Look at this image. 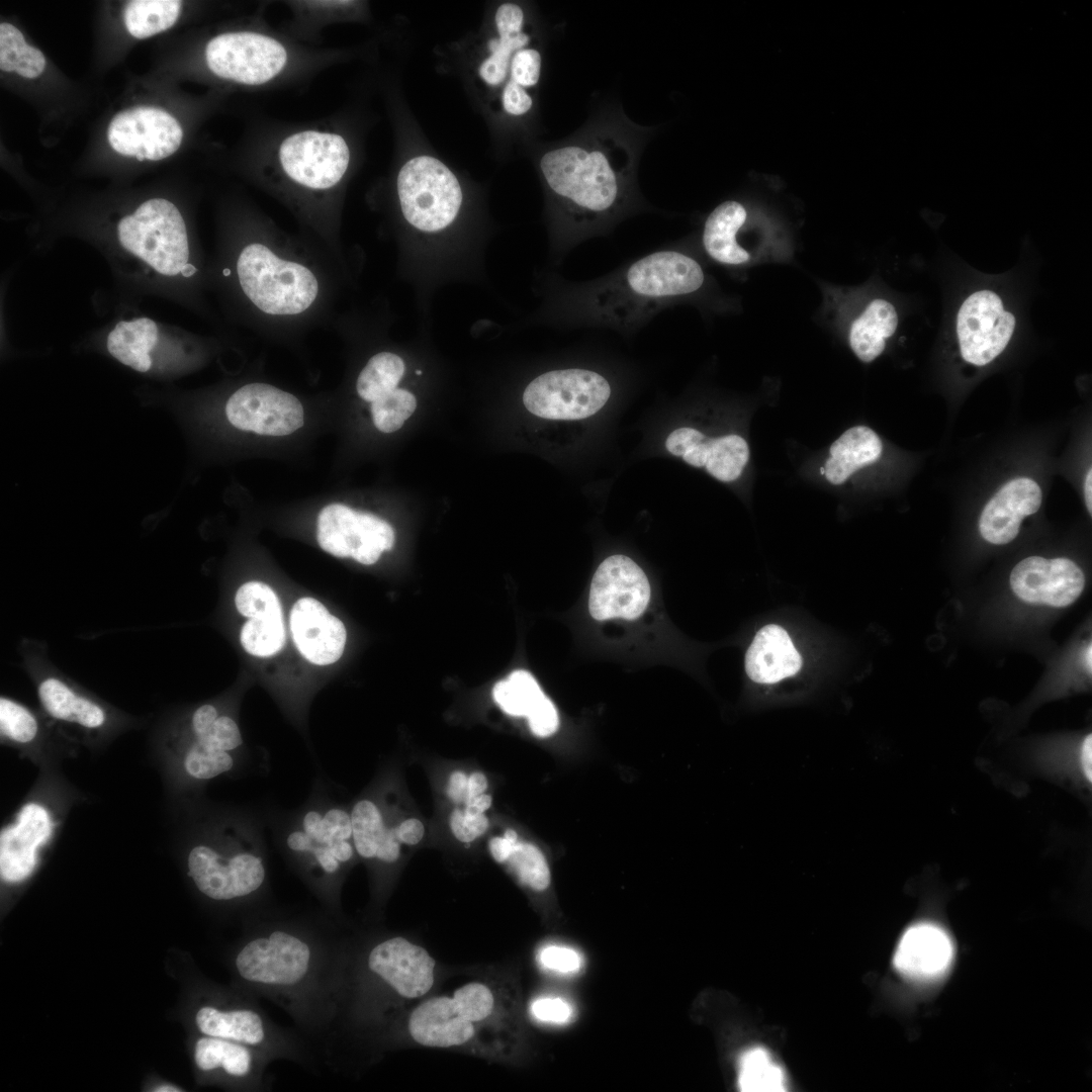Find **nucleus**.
Here are the masks:
<instances>
[{
	"label": "nucleus",
	"instance_id": "obj_1",
	"mask_svg": "<svg viewBox=\"0 0 1092 1092\" xmlns=\"http://www.w3.org/2000/svg\"><path fill=\"white\" fill-rule=\"evenodd\" d=\"M235 986L281 1008L322 1068L341 1072L352 960L359 930L321 906L276 904L242 922Z\"/></svg>",
	"mask_w": 1092,
	"mask_h": 1092
},
{
	"label": "nucleus",
	"instance_id": "obj_2",
	"mask_svg": "<svg viewBox=\"0 0 1092 1092\" xmlns=\"http://www.w3.org/2000/svg\"><path fill=\"white\" fill-rule=\"evenodd\" d=\"M637 147L623 127L603 124L541 157L543 179L578 239L606 233L632 209Z\"/></svg>",
	"mask_w": 1092,
	"mask_h": 1092
},
{
	"label": "nucleus",
	"instance_id": "obj_3",
	"mask_svg": "<svg viewBox=\"0 0 1092 1092\" xmlns=\"http://www.w3.org/2000/svg\"><path fill=\"white\" fill-rule=\"evenodd\" d=\"M198 819L184 851L196 891L236 912L242 922L273 906L263 809L236 806Z\"/></svg>",
	"mask_w": 1092,
	"mask_h": 1092
},
{
	"label": "nucleus",
	"instance_id": "obj_4",
	"mask_svg": "<svg viewBox=\"0 0 1092 1092\" xmlns=\"http://www.w3.org/2000/svg\"><path fill=\"white\" fill-rule=\"evenodd\" d=\"M267 828L289 869L329 913L344 918L341 891L357 859L350 810L318 774L296 809L262 808Z\"/></svg>",
	"mask_w": 1092,
	"mask_h": 1092
},
{
	"label": "nucleus",
	"instance_id": "obj_5",
	"mask_svg": "<svg viewBox=\"0 0 1092 1092\" xmlns=\"http://www.w3.org/2000/svg\"><path fill=\"white\" fill-rule=\"evenodd\" d=\"M705 282L694 257L660 249L576 288L575 313L589 327L637 331L660 310L696 295Z\"/></svg>",
	"mask_w": 1092,
	"mask_h": 1092
},
{
	"label": "nucleus",
	"instance_id": "obj_6",
	"mask_svg": "<svg viewBox=\"0 0 1092 1092\" xmlns=\"http://www.w3.org/2000/svg\"><path fill=\"white\" fill-rule=\"evenodd\" d=\"M494 982L465 983L451 995L422 1001L403 1018H396L385 1030L384 1039L403 1030L415 1043L426 1048L466 1050L484 1057H502L507 1042L498 1035L515 1034V1007ZM507 1038V1037H506Z\"/></svg>",
	"mask_w": 1092,
	"mask_h": 1092
},
{
	"label": "nucleus",
	"instance_id": "obj_7",
	"mask_svg": "<svg viewBox=\"0 0 1092 1092\" xmlns=\"http://www.w3.org/2000/svg\"><path fill=\"white\" fill-rule=\"evenodd\" d=\"M244 293L263 312L297 314L314 301L318 283L306 267L274 255L262 244H251L237 264Z\"/></svg>",
	"mask_w": 1092,
	"mask_h": 1092
},
{
	"label": "nucleus",
	"instance_id": "obj_8",
	"mask_svg": "<svg viewBox=\"0 0 1092 1092\" xmlns=\"http://www.w3.org/2000/svg\"><path fill=\"white\" fill-rule=\"evenodd\" d=\"M121 246L157 272L174 276L188 264L185 222L178 208L164 198L145 201L117 226Z\"/></svg>",
	"mask_w": 1092,
	"mask_h": 1092
},
{
	"label": "nucleus",
	"instance_id": "obj_9",
	"mask_svg": "<svg viewBox=\"0 0 1092 1092\" xmlns=\"http://www.w3.org/2000/svg\"><path fill=\"white\" fill-rule=\"evenodd\" d=\"M397 194L401 212L415 229L435 233L449 226L462 204L454 173L431 156L410 159L399 170Z\"/></svg>",
	"mask_w": 1092,
	"mask_h": 1092
},
{
	"label": "nucleus",
	"instance_id": "obj_10",
	"mask_svg": "<svg viewBox=\"0 0 1092 1092\" xmlns=\"http://www.w3.org/2000/svg\"><path fill=\"white\" fill-rule=\"evenodd\" d=\"M612 387L597 371L569 368L545 372L525 388L523 402L533 415L549 420H579L598 413Z\"/></svg>",
	"mask_w": 1092,
	"mask_h": 1092
},
{
	"label": "nucleus",
	"instance_id": "obj_11",
	"mask_svg": "<svg viewBox=\"0 0 1092 1092\" xmlns=\"http://www.w3.org/2000/svg\"><path fill=\"white\" fill-rule=\"evenodd\" d=\"M316 539L324 551L336 557H352L359 563L370 565L383 551L393 547L394 531L386 521L373 514L331 504L317 517Z\"/></svg>",
	"mask_w": 1092,
	"mask_h": 1092
},
{
	"label": "nucleus",
	"instance_id": "obj_12",
	"mask_svg": "<svg viewBox=\"0 0 1092 1092\" xmlns=\"http://www.w3.org/2000/svg\"><path fill=\"white\" fill-rule=\"evenodd\" d=\"M206 64L218 77L247 85H260L278 75L287 61L284 47L256 32H229L206 46Z\"/></svg>",
	"mask_w": 1092,
	"mask_h": 1092
},
{
	"label": "nucleus",
	"instance_id": "obj_13",
	"mask_svg": "<svg viewBox=\"0 0 1092 1092\" xmlns=\"http://www.w3.org/2000/svg\"><path fill=\"white\" fill-rule=\"evenodd\" d=\"M1014 329L1015 317L1004 309L998 294L987 289L974 292L957 316L962 357L977 366L990 363L1006 348Z\"/></svg>",
	"mask_w": 1092,
	"mask_h": 1092
},
{
	"label": "nucleus",
	"instance_id": "obj_14",
	"mask_svg": "<svg viewBox=\"0 0 1092 1092\" xmlns=\"http://www.w3.org/2000/svg\"><path fill=\"white\" fill-rule=\"evenodd\" d=\"M279 159L293 181L311 189H328L344 176L350 151L339 134L306 130L284 140Z\"/></svg>",
	"mask_w": 1092,
	"mask_h": 1092
},
{
	"label": "nucleus",
	"instance_id": "obj_15",
	"mask_svg": "<svg viewBox=\"0 0 1092 1092\" xmlns=\"http://www.w3.org/2000/svg\"><path fill=\"white\" fill-rule=\"evenodd\" d=\"M650 584L642 568L625 555L606 558L590 583L588 610L598 621L634 620L647 608Z\"/></svg>",
	"mask_w": 1092,
	"mask_h": 1092
},
{
	"label": "nucleus",
	"instance_id": "obj_16",
	"mask_svg": "<svg viewBox=\"0 0 1092 1092\" xmlns=\"http://www.w3.org/2000/svg\"><path fill=\"white\" fill-rule=\"evenodd\" d=\"M107 138L120 155L139 161H157L174 154L181 145L183 130L165 110L140 106L117 113L109 123Z\"/></svg>",
	"mask_w": 1092,
	"mask_h": 1092
},
{
	"label": "nucleus",
	"instance_id": "obj_17",
	"mask_svg": "<svg viewBox=\"0 0 1092 1092\" xmlns=\"http://www.w3.org/2000/svg\"><path fill=\"white\" fill-rule=\"evenodd\" d=\"M225 416L234 427L266 436L289 435L304 423L300 401L293 394L266 383L239 388L225 404Z\"/></svg>",
	"mask_w": 1092,
	"mask_h": 1092
},
{
	"label": "nucleus",
	"instance_id": "obj_18",
	"mask_svg": "<svg viewBox=\"0 0 1092 1092\" xmlns=\"http://www.w3.org/2000/svg\"><path fill=\"white\" fill-rule=\"evenodd\" d=\"M193 1061L200 1073L219 1076L239 1091L264 1092L271 1088L267 1068L273 1061L247 1044L201 1034L193 1044Z\"/></svg>",
	"mask_w": 1092,
	"mask_h": 1092
},
{
	"label": "nucleus",
	"instance_id": "obj_19",
	"mask_svg": "<svg viewBox=\"0 0 1092 1092\" xmlns=\"http://www.w3.org/2000/svg\"><path fill=\"white\" fill-rule=\"evenodd\" d=\"M1010 586L1022 601L1056 608L1072 605L1085 586L1081 568L1068 558L1030 556L1014 566Z\"/></svg>",
	"mask_w": 1092,
	"mask_h": 1092
},
{
	"label": "nucleus",
	"instance_id": "obj_20",
	"mask_svg": "<svg viewBox=\"0 0 1092 1092\" xmlns=\"http://www.w3.org/2000/svg\"><path fill=\"white\" fill-rule=\"evenodd\" d=\"M665 448L694 467H705L713 477L724 482L737 479L749 459V448L742 437L727 435L711 439L693 428L672 431L665 441Z\"/></svg>",
	"mask_w": 1092,
	"mask_h": 1092
},
{
	"label": "nucleus",
	"instance_id": "obj_21",
	"mask_svg": "<svg viewBox=\"0 0 1092 1092\" xmlns=\"http://www.w3.org/2000/svg\"><path fill=\"white\" fill-rule=\"evenodd\" d=\"M54 823L49 810L30 802L22 806L16 820L1 831L0 874L3 881L17 883L34 870L37 850L53 833Z\"/></svg>",
	"mask_w": 1092,
	"mask_h": 1092
},
{
	"label": "nucleus",
	"instance_id": "obj_22",
	"mask_svg": "<svg viewBox=\"0 0 1092 1092\" xmlns=\"http://www.w3.org/2000/svg\"><path fill=\"white\" fill-rule=\"evenodd\" d=\"M953 956V943L945 929L934 922L921 921L903 933L893 963L904 977L930 982L946 974Z\"/></svg>",
	"mask_w": 1092,
	"mask_h": 1092
},
{
	"label": "nucleus",
	"instance_id": "obj_23",
	"mask_svg": "<svg viewBox=\"0 0 1092 1092\" xmlns=\"http://www.w3.org/2000/svg\"><path fill=\"white\" fill-rule=\"evenodd\" d=\"M290 630L298 651L313 664H332L343 654L344 624L313 598H301L293 605Z\"/></svg>",
	"mask_w": 1092,
	"mask_h": 1092
},
{
	"label": "nucleus",
	"instance_id": "obj_24",
	"mask_svg": "<svg viewBox=\"0 0 1092 1092\" xmlns=\"http://www.w3.org/2000/svg\"><path fill=\"white\" fill-rule=\"evenodd\" d=\"M1041 489L1027 477L1005 483L987 503L980 517L982 537L996 545L1011 542L1018 534L1022 520L1039 510Z\"/></svg>",
	"mask_w": 1092,
	"mask_h": 1092
},
{
	"label": "nucleus",
	"instance_id": "obj_25",
	"mask_svg": "<svg viewBox=\"0 0 1092 1092\" xmlns=\"http://www.w3.org/2000/svg\"><path fill=\"white\" fill-rule=\"evenodd\" d=\"M801 656L788 633L780 626H764L745 655L747 675L755 682L775 684L799 671Z\"/></svg>",
	"mask_w": 1092,
	"mask_h": 1092
},
{
	"label": "nucleus",
	"instance_id": "obj_26",
	"mask_svg": "<svg viewBox=\"0 0 1092 1092\" xmlns=\"http://www.w3.org/2000/svg\"><path fill=\"white\" fill-rule=\"evenodd\" d=\"M746 217L744 206L735 200L724 201L708 215L702 244L710 258L728 266L743 265L750 260V253L739 242Z\"/></svg>",
	"mask_w": 1092,
	"mask_h": 1092
},
{
	"label": "nucleus",
	"instance_id": "obj_27",
	"mask_svg": "<svg viewBox=\"0 0 1092 1092\" xmlns=\"http://www.w3.org/2000/svg\"><path fill=\"white\" fill-rule=\"evenodd\" d=\"M494 22L498 37L488 41L490 55L478 71L480 78L490 86L505 81L513 56L530 42V35L523 31L525 13L520 5L504 3L498 6Z\"/></svg>",
	"mask_w": 1092,
	"mask_h": 1092
},
{
	"label": "nucleus",
	"instance_id": "obj_28",
	"mask_svg": "<svg viewBox=\"0 0 1092 1092\" xmlns=\"http://www.w3.org/2000/svg\"><path fill=\"white\" fill-rule=\"evenodd\" d=\"M488 849L492 858L523 886L536 892L550 886V870L544 854L536 845L519 841L515 830L509 828L503 837L491 838Z\"/></svg>",
	"mask_w": 1092,
	"mask_h": 1092
},
{
	"label": "nucleus",
	"instance_id": "obj_29",
	"mask_svg": "<svg viewBox=\"0 0 1092 1092\" xmlns=\"http://www.w3.org/2000/svg\"><path fill=\"white\" fill-rule=\"evenodd\" d=\"M882 450V442L871 428L852 427L832 443L824 475L830 483L841 484L857 469L878 461Z\"/></svg>",
	"mask_w": 1092,
	"mask_h": 1092
},
{
	"label": "nucleus",
	"instance_id": "obj_30",
	"mask_svg": "<svg viewBox=\"0 0 1092 1092\" xmlns=\"http://www.w3.org/2000/svg\"><path fill=\"white\" fill-rule=\"evenodd\" d=\"M1092 736L1086 734L1075 746L1037 751L1028 760L1032 768L1087 793L1092 783Z\"/></svg>",
	"mask_w": 1092,
	"mask_h": 1092
},
{
	"label": "nucleus",
	"instance_id": "obj_31",
	"mask_svg": "<svg viewBox=\"0 0 1092 1092\" xmlns=\"http://www.w3.org/2000/svg\"><path fill=\"white\" fill-rule=\"evenodd\" d=\"M897 326L898 314L894 305L886 299L876 298L851 324L848 336L850 348L859 360L872 362L883 353L886 340L894 335Z\"/></svg>",
	"mask_w": 1092,
	"mask_h": 1092
},
{
	"label": "nucleus",
	"instance_id": "obj_32",
	"mask_svg": "<svg viewBox=\"0 0 1092 1092\" xmlns=\"http://www.w3.org/2000/svg\"><path fill=\"white\" fill-rule=\"evenodd\" d=\"M37 694L46 712L57 720L87 729L100 728L106 721L105 712L100 706L79 696L60 679H44L39 685Z\"/></svg>",
	"mask_w": 1092,
	"mask_h": 1092
},
{
	"label": "nucleus",
	"instance_id": "obj_33",
	"mask_svg": "<svg viewBox=\"0 0 1092 1092\" xmlns=\"http://www.w3.org/2000/svg\"><path fill=\"white\" fill-rule=\"evenodd\" d=\"M158 341V327L148 317L119 322L107 337V350L122 364L147 372L152 367L151 352Z\"/></svg>",
	"mask_w": 1092,
	"mask_h": 1092
},
{
	"label": "nucleus",
	"instance_id": "obj_34",
	"mask_svg": "<svg viewBox=\"0 0 1092 1092\" xmlns=\"http://www.w3.org/2000/svg\"><path fill=\"white\" fill-rule=\"evenodd\" d=\"M492 695L504 712L528 719L549 701L533 675L526 670H516L495 684Z\"/></svg>",
	"mask_w": 1092,
	"mask_h": 1092
},
{
	"label": "nucleus",
	"instance_id": "obj_35",
	"mask_svg": "<svg viewBox=\"0 0 1092 1092\" xmlns=\"http://www.w3.org/2000/svg\"><path fill=\"white\" fill-rule=\"evenodd\" d=\"M181 2L177 0H133L124 9V24L136 38H146L170 28L177 20Z\"/></svg>",
	"mask_w": 1092,
	"mask_h": 1092
},
{
	"label": "nucleus",
	"instance_id": "obj_36",
	"mask_svg": "<svg viewBox=\"0 0 1092 1092\" xmlns=\"http://www.w3.org/2000/svg\"><path fill=\"white\" fill-rule=\"evenodd\" d=\"M405 371L403 360L396 354L381 352L370 358L360 372L356 389L366 401H374L397 388Z\"/></svg>",
	"mask_w": 1092,
	"mask_h": 1092
},
{
	"label": "nucleus",
	"instance_id": "obj_37",
	"mask_svg": "<svg viewBox=\"0 0 1092 1092\" xmlns=\"http://www.w3.org/2000/svg\"><path fill=\"white\" fill-rule=\"evenodd\" d=\"M738 1086L744 1092H783L786 1077L762 1048L746 1051L739 1060Z\"/></svg>",
	"mask_w": 1092,
	"mask_h": 1092
},
{
	"label": "nucleus",
	"instance_id": "obj_38",
	"mask_svg": "<svg viewBox=\"0 0 1092 1092\" xmlns=\"http://www.w3.org/2000/svg\"><path fill=\"white\" fill-rule=\"evenodd\" d=\"M240 641L243 648L254 656L268 657L277 653L285 642L282 618H251L242 627Z\"/></svg>",
	"mask_w": 1092,
	"mask_h": 1092
},
{
	"label": "nucleus",
	"instance_id": "obj_39",
	"mask_svg": "<svg viewBox=\"0 0 1092 1092\" xmlns=\"http://www.w3.org/2000/svg\"><path fill=\"white\" fill-rule=\"evenodd\" d=\"M416 407L417 399L412 392L395 388L371 402L373 423L383 433L395 432L414 414Z\"/></svg>",
	"mask_w": 1092,
	"mask_h": 1092
},
{
	"label": "nucleus",
	"instance_id": "obj_40",
	"mask_svg": "<svg viewBox=\"0 0 1092 1092\" xmlns=\"http://www.w3.org/2000/svg\"><path fill=\"white\" fill-rule=\"evenodd\" d=\"M236 608L240 614L256 619H280L282 610L273 589L260 581H249L237 590Z\"/></svg>",
	"mask_w": 1092,
	"mask_h": 1092
},
{
	"label": "nucleus",
	"instance_id": "obj_41",
	"mask_svg": "<svg viewBox=\"0 0 1092 1092\" xmlns=\"http://www.w3.org/2000/svg\"><path fill=\"white\" fill-rule=\"evenodd\" d=\"M0 731L3 737L16 744H28L37 736L38 723L27 708L1 697Z\"/></svg>",
	"mask_w": 1092,
	"mask_h": 1092
},
{
	"label": "nucleus",
	"instance_id": "obj_42",
	"mask_svg": "<svg viewBox=\"0 0 1092 1092\" xmlns=\"http://www.w3.org/2000/svg\"><path fill=\"white\" fill-rule=\"evenodd\" d=\"M539 966L558 975H574L583 966L582 956L574 948L560 944H546L537 953Z\"/></svg>",
	"mask_w": 1092,
	"mask_h": 1092
},
{
	"label": "nucleus",
	"instance_id": "obj_43",
	"mask_svg": "<svg viewBox=\"0 0 1092 1092\" xmlns=\"http://www.w3.org/2000/svg\"><path fill=\"white\" fill-rule=\"evenodd\" d=\"M542 57L534 48H524L512 58L510 76L513 82L525 89L538 84L541 76Z\"/></svg>",
	"mask_w": 1092,
	"mask_h": 1092
},
{
	"label": "nucleus",
	"instance_id": "obj_44",
	"mask_svg": "<svg viewBox=\"0 0 1092 1092\" xmlns=\"http://www.w3.org/2000/svg\"><path fill=\"white\" fill-rule=\"evenodd\" d=\"M530 1013L535 1020L542 1023L565 1024L573 1018L574 1008L564 998L541 996L530 1004Z\"/></svg>",
	"mask_w": 1092,
	"mask_h": 1092
},
{
	"label": "nucleus",
	"instance_id": "obj_45",
	"mask_svg": "<svg viewBox=\"0 0 1092 1092\" xmlns=\"http://www.w3.org/2000/svg\"><path fill=\"white\" fill-rule=\"evenodd\" d=\"M27 43L23 34L14 25L1 22L0 24V69L4 72L15 71L22 58Z\"/></svg>",
	"mask_w": 1092,
	"mask_h": 1092
},
{
	"label": "nucleus",
	"instance_id": "obj_46",
	"mask_svg": "<svg viewBox=\"0 0 1092 1092\" xmlns=\"http://www.w3.org/2000/svg\"><path fill=\"white\" fill-rule=\"evenodd\" d=\"M488 819L484 813L468 815L462 809H455L450 816L453 835L461 842L469 843L482 835L488 828Z\"/></svg>",
	"mask_w": 1092,
	"mask_h": 1092
},
{
	"label": "nucleus",
	"instance_id": "obj_47",
	"mask_svg": "<svg viewBox=\"0 0 1092 1092\" xmlns=\"http://www.w3.org/2000/svg\"><path fill=\"white\" fill-rule=\"evenodd\" d=\"M502 101L506 112L515 116L526 114L533 106L532 96L512 80L508 81L503 90Z\"/></svg>",
	"mask_w": 1092,
	"mask_h": 1092
},
{
	"label": "nucleus",
	"instance_id": "obj_48",
	"mask_svg": "<svg viewBox=\"0 0 1092 1092\" xmlns=\"http://www.w3.org/2000/svg\"><path fill=\"white\" fill-rule=\"evenodd\" d=\"M44 67L46 58L43 54L38 49L28 44L14 72L24 78L33 79L43 72Z\"/></svg>",
	"mask_w": 1092,
	"mask_h": 1092
},
{
	"label": "nucleus",
	"instance_id": "obj_49",
	"mask_svg": "<svg viewBox=\"0 0 1092 1092\" xmlns=\"http://www.w3.org/2000/svg\"><path fill=\"white\" fill-rule=\"evenodd\" d=\"M425 834L424 824L417 818L401 820L398 824V836L402 844L415 845Z\"/></svg>",
	"mask_w": 1092,
	"mask_h": 1092
},
{
	"label": "nucleus",
	"instance_id": "obj_50",
	"mask_svg": "<svg viewBox=\"0 0 1092 1092\" xmlns=\"http://www.w3.org/2000/svg\"><path fill=\"white\" fill-rule=\"evenodd\" d=\"M446 791L451 801L465 804L468 798V777L463 771H454L450 776Z\"/></svg>",
	"mask_w": 1092,
	"mask_h": 1092
},
{
	"label": "nucleus",
	"instance_id": "obj_51",
	"mask_svg": "<svg viewBox=\"0 0 1092 1092\" xmlns=\"http://www.w3.org/2000/svg\"><path fill=\"white\" fill-rule=\"evenodd\" d=\"M491 796L483 793L481 795L468 799L464 804V812L468 815H477L484 813L491 806Z\"/></svg>",
	"mask_w": 1092,
	"mask_h": 1092
},
{
	"label": "nucleus",
	"instance_id": "obj_52",
	"mask_svg": "<svg viewBox=\"0 0 1092 1092\" xmlns=\"http://www.w3.org/2000/svg\"><path fill=\"white\" fill-rule=\"evenodd\" d=\"M487 789V779L479 771L472 772L468 777V799L481 795ZM466 803V802H465Z\"/></svg>",
	"mask_w": 1092,
	"mask_h": 1092
},
{
	"label": "nucleus",
	"instance_id": "obj_53",
	"mask_svg": "<svg viewBox=\"0 0 1092 1092\" xmlns=\"http://www.w3.org/2000/svg\"><path fill=\"white\" fill-rule=\"evenodd\" d=\"M1091 480H1092V470L1090 469L1088 471L1087 475H1086L1085 484H1084V495H1085L1086 507H1087L1088 512L1090 514L1092 512V497H1091L1092 496V493H1091L1092 481Z\"/></svg>",
	"mask_w": 1092,
	"mask_h": 1092
},
{
	"label": "nucleus",
	"instance_id": "obj_54",
	"mask_svg": "<svg viewBox=\"0 0 1092 1092\" xmlns=\"http://www.w3.org/2000/svg\"><path fill=\"white\" fill-rule=\"evenodd\" d=\"M1091 651H1092L1091 644H1089V646L1086 649L1085 655H1084L1085 666H1086V669L1088 670L1089 674L1091 673V665H1092L1091 664L1092 663L1091 662V657H1092Z\"/></svg>",
	"mask_w": 1092,
	"mask_h": 1092
},
{
	"label": "nucleus",
	"instance_id": "obj_55",
	"mask_svg": "<svg viewBox=\"0 0 1092 1092\" xmlns=\"http://www.w3.org/2000/svg\"><path fill=\"white\" fill-rule=\"evenodd\" d=\"M155 1091H157V1092H180V1091H182V1089H180V1088H178L176 1086L165 1085V1086L158 1087Z\"/></svg>",
	"mask_w": 1092,
	"mask_h": 1092
},
{
	"label": "nucleus",
	"instance_id": "obj_56",
	"mask_svg": "<svg viewBox=\"0 0 1092 1092\" xmlns=\"http://www.w3.org/2000/svg\"><path fill=\"white\" fill-rule=\"evenodd\" d=\"M195 272H196V269H195V267H194V266H192L191 264H187V265H186V266H185V267L183 268V270L181 271V273H182V274H183L184 276H186V277H189V276L193 275V274H194Z\"/></svg>",
	"mask_w": 1092,
	"mask_h": 1092
},
{
	"label": "nucleus",
	"instance_id": "obj_57",
	"mask_svg": "<svg viewBox=\"0 0 1092 1092\" xmlns=\"http://www.w3.org/2000/svg\"><path fill=\"white\" fill-rule=\"evenodd\" d=\"M820 473H821V474H824V473H825L824 467H821V468H820Z\"/></svg>",
	"mask_w": 1092,
	"mask_h": 1092
}]
</instances>
